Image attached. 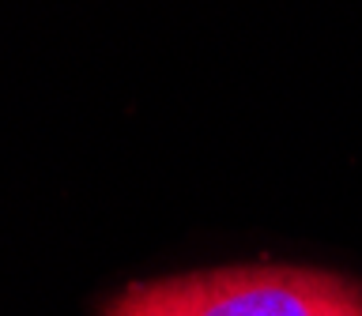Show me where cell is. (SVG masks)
I'll list each match as a JSON object with an SVG mask.
<instances>
[{
    "label": "cell",
    "mask_w": 362,
    "mask_h": 316,
    "mask_svg": "<svg viewBox=\"0 0 362 316\" xmlns=\"http://www.w3.org/2000/svg\"><path fill=\"white\" fill-rule=\"evenodd\" d=\"M106 316H362V286L313 267H223L136 282Z\"/></svg>",
    "instance_id": "1"
}]
</instances>
